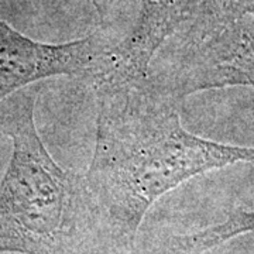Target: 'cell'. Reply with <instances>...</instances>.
<instances>
[{"label":"cell","instance_id":"obj_4","mask_svg":"<svg viewBox=\"0 0 254 254\" xmlns=\"http://www.w3.org/2000/svg\"><path fill=\"white\" fill-rule=\"evenodd\" d=\"M109 47L98 34L66 44H44L0 20V102L57 75L91 81L102 69Z\"/></svg>","mask_w":254,"mask_h":254},{"label":"cell","instance_id":"obj_6","mask_svg":"<svg viewBox=\"0 0 254 254\" xmlns=\"http://www.w3.org/2000/svg\"><path fill=\"white\" fill-rule=\"evenodd\" d=\"M254 14V0H188L187 17L175 38H195Z\"/></svg>","mask_w":254,"mask_h":254},{"label":"cell","instance_id":"obj_5","mask_svg":"<svg viewBox=\"0 0 254 254\" xmlns=\"http://www.w3.org/2000/svg\"><path fill=\"white\" fill-rule=\"evenodd\" d=\"M187 10L188 0H140V13L133 31L122 43L110 46L96 76L147 75L158 50L185 21Z\"/></svg>","mask_w":254,"mask_h":254},{"label":"cell","instance_id":"obj_8","mask_svg":"<svg viewBox=\"0 0 254 254\" xmlns=\"http://www.w3.org/2000/svg\"><path fill=\"white\" fill-rule=\"evenodd\" d=\"M92 4L98 11V16L102 24H106L112 17L115 7H116V0H91Z\"/></svg>","mask_w":254,"mask_h":254},{"label":"cell","instance_id":"obj_1","mask_svg":"<svg viewBox=\"0 0 254 254\" xmlns=\"http://www.w3.org/2000/svg\"><path fill=\"white\" fill-rule=\"evenodd\" d=\"M98 100L96 145L86 192L100 235L130 250L148 209L195 175L254 163V147L205 140L185 130L182 100L144 76L92 79Z\"/></svg>","mask_w":254,"mask_h":254},{"label":"cell","instance_id":"obj_7","mask_svg":"<svg viewBox=\"0 0 254 254\" xmlns=\"http://www.w3.org/2000/svg\"><path fill=\"white\" fill-rule=\"evenodd\" d=\"M250 232H254V210L237 209L218 225L171 237L167 245V254H202Z\"/></svg>","mask_w":254,"mask_h":254},{"label":"cell","instance_id":"obj_3","mask_svg":"<svg viewBox=\"0 0 254 254\" xmlns=\"http://www.w3.org/2000/svg\"><path fill=\"white\" fill-rule=\"evenodd\" d=\"M151 76L181 100L215 88H254V14L205 36L177 38Z\"/></svg>","mask_w":254,"mask_h":254},{"label":"cell","instance_id":"obj_2","mask_svg":"<svg viewBox=\"0 0 254 254\" xmlns=\"http://www.w3.org/2000/svg\"><path fill=\"white\" fill-rule=\"evenodd\" d=\"M40 86L0 102V131L13 153L0 182V253L83 254L100 235L83 177L63 168L38 134Z\"/></svg>","mask_w":254,"mask_h":254}]
</instances>
